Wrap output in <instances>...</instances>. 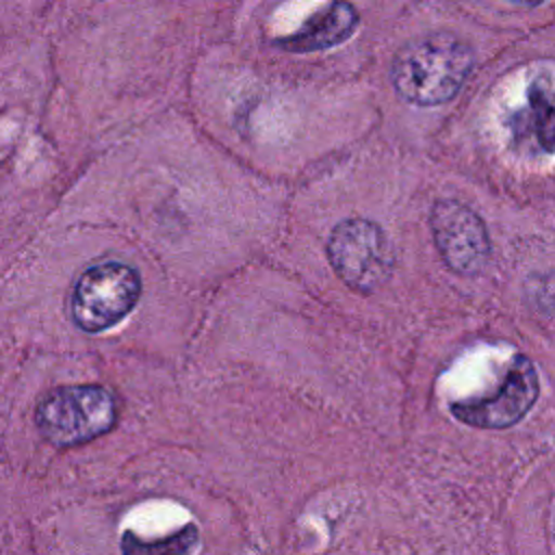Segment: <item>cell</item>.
Here are the masks:
<instances>
[{
  "label": "cell",
  "mask_w": 555,
  "mask_h": 555,
  "mask_svg": "<svg viewBox=\"0 0 555 555\" xmlns=\"http://www.w3.org/2000/svg\"><path fill=\"white\" fill-rule=\"evenodd\" d=\"M473 69L470 46L453 33L410 39L392 59L397 93L418 106H440L457 95Z\"/></svg>",
  "instance_id": "1"
},
{
  "label": "cell",
  "mask_w": 555,
  "mask_h": 555,
  "mask_svg": "<svg viewBox=\"0 0 555 555\" xmlns=\"http://www.w3.org/2000/svg\"><path fill=\"white\" fill-rule=\"evenodd\" d=\"M115 421V399L98 384L59 386L43 395L35 408L39 434L59 449L95 440L111 431Z\"/></svg>",
  "instance_id": "2"
},
{
  "label": "cell",
  "mask_w": 555,
  "mask_h": 555,
  "mask_svg": "<svg viewBox=\"0 0 555 555\" xmlns=\"http://www.w3.org/2000/svg\"><path fill=\"white\" fill-rule=\"evenodd\" d=\"M141 297L139 273L124 262L106 260L80 273L72 288V321L89 334L117 325Z\"/></svg>",
  "instance_id": "3"
},
{
  "label": "cell",
  "mask_w": 555,
  "mask_h": 555,
  "mask_svg": "<svg viewBox=\"0 0 555 555\" xmlns=\"http://www.w3.org/2000/svg\"><path fill=\"white\" fill-rule=\"evenodd\" d=\"M327 260L349 288L373 293L390 278L395 251L375 221L356 217L336 223L330 232Z\"/></svg>",
  "instance_id": "4"
},
{
  "label": "cell",
  "mask_w": 555,
  "mask_h": 555,
  "mask_svg": "<svg viewBox=\"0 0 555 555\" xmlns=\"http://www.w3.org/2000/svg\"><path fill=\"white\" fill-rule=\"evenodd\" d=\"M540 379L533 362L527 356H514L503 382L488 397L451 403V414L470 427L505 429L518 423L535 403Z\"/></svg>",
  "instance_id": "5"
},
{
  "label": "cell",
  "mask_w": 555,
  "mask_h": 555,
  "mask_svg": "<svg viewBox=\"0 0 555 555\" xmlns=\"http://www.w3.org/2000/svg\"><path fill=\"white\" fill-rule=\"evenodd\" d=\"M429 225L434 243L453 273L475 275L486 267L490 241L483 221L473 208L455 199H440L431 208Z\"/></svg>",
  "instance_id": "6"
},
{
  "label": "cell",
  "mask_w": 555,
  "mask_h": 555,
  "mask_svg": "<svg viewBox=\"0 0 555 555\" xmlns=\"http://www.w3.org/2000/svg\"><path fill=\"white\" fill-rule=\"evenodd\" d=\"M358 22L360 17L351 4L330 2L310 15V20H306L297 33L278 39L275 46L295 54L334 48L351 37Z\"/></svg>",
  "instance_id": "7"
},
{
  "label": "cell",
  "mask_w": 555,
  "mask_h": 555,
  "mask_svg": "<svg viewBox=\"0 0 555 555\" xmlns=\"http://www.w3.org/2000/svg\"><path fill=\"white\" fill-rule=\"evenodd\" d=\"M199 542V531L186 522L176 533L163 538H141L134 531H124L119 540L121 555H191Z\"/></svg>",
  "instance_id": "8"
},
{
  "label": "cell",
  "mask_w": 555,
  "mask_h": 555,
  "mask_svg": "<svg viewBox=\"0 0 555 555\" xmlns=\"http://www.w3.org/2000/svg\"><path fill=\"white\" fill-rule=\"evenodd\" d=\"M529 111L538 141L548 154L553 147V89L548 74L538 76V80L529 87Z\"/></svg>",
  "instance_id": "9"
}]
</instances>
